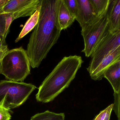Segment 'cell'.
I'll list each match as a JSON object with an SVG mask.
<instances>
[{"label":"cell","mask_w":120,"mask_h":120,"mask_svg":"<svg viewBox=\"0 0 120 120\" xmlns=\"http://www.w3.org/2000/svg\"><path fill=\"white\" fill-rule=\"evenodd\" d=\"M1 71H2V64H1V60L0 61V74H1Z\"/></svg>","instance_id":"obj_24"},{"label":"cell","mask_w":120,"mask_h":120,"mask_svg":"<svg viewBox=\"0 0 120 120\" xmlns=\"http://www.w3.org/2000/svg\"><path fill=\"white\" fill-rule=\"evenodd\" d=\"M9 0H0V10H1L5 5L8 2Z\"/></svg>","instance_id":"obj_23"},{"label":"cell","mask_w":120,"mask_h":120,"mask_svg":"<svg viewBox=\"0 0 120 120\" xmlns=\"http://www.w3.org/2000/svg\"><path fill=\"white\" fill-rule=\"evenodd\" d=\"M95 12L98 17L106 15L110 0H90Z\"/></svg>","instance_id":"obj_15"},{"label":"cell","mask_w":120,"mask_h":120,"mask_svg":"<svg viewBox=\"0 0 120 120\" xmlns=\"http://www.w3.org/2000/svg\"><path fill=\"white\" fill-rule=\"evenodd\" d=\"M1 74L11 81L23 82L30 74L29 58L22 46L9 50L1 60Z\"/></svg>","instance_id":"obj_3"},{"label":"cell","mask_w":120,"mask_h":120,"mask_svg":"<svg viewBox=\"0 0 120 120\" xmlns=\"http://www.w3.org/2000/svg\"><path fill=\"white\" fill-rule=\"evenodd\" d=\"M113 89L114 93H120V60L109 67L104 74Z\"/></svg>","instance_id":"obj_11"},{"label":"cell","mask_w":120,"mask_h":120,"mask_svg":"<svg viewBox=\"0 0 120 120\" xmlns=\"http://www.w3.org/2000/svg\"><path fill=\"white\" fill-rule=\"evenodd\" d=\"M83 62L80 56L64 57L39 87L36 95L37 101L48 103L53 101L69 87Z\"/></svg>","instance_id":"obj_2"},{"label":"cell","mask_w":120,"mask_h":120,"mask_svg":"<svg viewBox=\"0 0 120 120\" xmlns=\"http://www.w3.org/2000/svg\"><path fill=\"white\" fill-rule=\"evenodd\" d=\"M36 88L31 83L0 81V106L8 110L18 107L26 101Z\"/></svg>","instance_id":"obj_4"},{"label":"cell","mask_w":120,"mask_h":120,"mask_svg":"<svg viewBox=\"0 0 120 120\" xmlns=\"http://www.w3.org/2000/svg\"><path fill=\"white\" fill-rule=\"evenodd\" d=\"M113 95L114 97V104H113V109L117 116L118 120H120V93H114Z\"/></svg>","instance_id":"obj_18"},{"label":"cell","mask_w":120,"mask_h":120,"mask_svg":"<svg viewBox=\"0 0 120 120\" xmlns=\"http://www.w3.org/2000/svg\"><path fill=\"white\" fill-rule=\"evenodd\" d=\"M64 2L69 11L75 19L78 11L76 0H64Z\"/></svg>","instance_id":"obj_17"},{"label":"cell","mask_w":120,"mask_h":120,"mask_svg":"<svg viewBox=\"0 0 120 120\" xmlns=\"http://www.w3.org/2000/svg\"><path fill=\"white\" fill-rule=\"evenodd\" d=\"M40 2V0H9L0 14L11 15L13 21L20 17H30L37 10Z\"/></svg>","instance_id":"obj_7"},{"label":"cell","mask_w":120,"mask_h":120,"mask_svg":"<svg viewBox=\"0 0 120 120\" xmlns=\"http://www.w3.org/2000/svg\"><path fill=\"white\" fill-rule=\"evenodd\" d=\"M120 47V31L114 33L109 31L100 40L92 53L91 60L87 70L90 74L102 60L111 52Z\"/></svg>","instance_id":"obj_6"},{"label":"cell","mask_w":120,"mask_h":120,"mask_svg":"<svg viewBox=\"0 0 120 120\" xmlns=\"http://www.w3.org/2000/svg\"><path fill=\"white\" fill-rule=\"evenodd\" d=\"M106 15L109 31L114 33L120 31V0H110Z\"/></svg>","instance_id":"obj_10"},{"label":"cell","mask_w":120,"mask_h":120,"mask_svg":"<svg viewBox=\"0 0 120 120\" xmlns=\"http://www.w3.org/2000/svg\"><path fill=\"white\" fill-rule=\"evenodd\" d=\"M64 113H56L47 110L43 113L36 114L30 120H64Z\"/></svg>","instance_id":"obj_14"},{"label":"cell","mask_w":120,"mask_h":120,"mask_svg":"<svg viewBox=\"0 0 120 120\" xmlns=\"http://www.w3.org/2000/svg\"><path fill=\"white\" fill-rule=\"evenodd\" d=\"M40 13V8L38 6L37 10L30 17L26 22L19 35L15 40V43L18 42L21 40L35 27L38 21Z\"/></svg>","instance_id":"obj_13"},{"label":"cell","mask_w":120,"mask_h":120,"mask_svg":"<svg viewBox=\"0 0 120 120\" xmlns=\"http://www.w3.org/2000/svg\"><path fill=\"white\" fill-rule=\"evenodd\" d=\"M81 29V35L85 45L81 52L88 57H90L100 40L109 31L106 15L97 21Z\"/></svg>","instance_id":"obj_5"},{"label":"cell","mask_w":120,"mask_h":120,"mask_svg":"<svg viewBox=\"0 0 120 120\" xmlns=\"http://www.w3.org/2000/svg\"><path fill=\"white\" fill-rule=\"evenodd\" d=\"M7 15V14H0V31L3 33V34L4 32L5 21Z\"/></svg>","instance_id":"obj_21"},{"label":"cell","mask_w":120,"mask_h":120,"mask_svg":"<svg viewBox=\"0 0 120 120\" xmlns=\"http://www.w3.org/2000/svg\"><path fill=\"white\" fill-rule=\"evenodd\" d=\"M76 1L78 11L75 19L81 28L95 23L102 17L98 16L90 0H76Z\"/></svg>","instance_id":"obj_8"},{"label":"cell","mask_w":120,"mask_h":120,"mask_svg":"<svg viewBox=\"0 0 120 120\" xmlns=\"http://www.w3.org/2000/svg\"><path fill=\"white\" fill-rule=\"evenodd\" d=\"M12 17L11 15L9 14H7L5 21V28L3 36L4 38L6 40L7 35L9 33V31L10 28L11 24L13 21Z\"/></svg>","instance_id":"obj_19"},{"label":"cell","mask_w":120,"mask_h":120,"mask_svg":"<svg viewBox=\"0 0 120 120\" xmlns=\"http://www.w3.org/2000/svg\"><path fill=\"white\" fill-rule=\"evenodd\" d=\"M0 36H3V33H2V32L0 31ZM4 37V36H3Z\"/></svg>","instance_id":"obj_25"},{"label":"cell","mask_w":120,"mask_h":120,"mask_svg":"<svg viewBox=\"0 0 120 120\" xmlns=\"http://www.w3.org/2000/svg\"><path fill=\"white\" fill-rule=\"evenodd\" d=\"M58 19L61 31L70 27L75 19L69 11L64 0H59Z\"/></svg>","instance_id":"obj_12"},{"label":"cell","mask_w":120,"mask_h":120,"mask_svg":"<svg viewBox=\"0 0 120 120\" xmlns=\"http://www.w3.org/2000/svg\"><path fill=\"white\" fill-rule=\"evenodd\" d=\"M9 50L7 45H6L1 50H0V61L2 60L3 58Z\"/></svg>","instance_id":"obj_22"},{"label":"cell","mask_w":120,"mask_h":120,"mask_svg":"<svg viewBox=\"0 0 120 120\" xmlns=\"http://www.w3.org/2000/svg\"><path fill=\"white\" fill-rule=\"evenodd\" d=\"M11 117L9 110L0 106V120H10Z\"/></svg>","instance_id":"obj_20"},{"label":"cell","mask_w":120,"mask_h":120,"mask_svg":"<svg viewBox=\"0 0 120 120\" xmlns=\"http://www.w3.org/2000/svg\"><path fill=\"white\" fill-rule=\"evenodd\" d=\"M59 0H40V13L26 52L33 68H38L56 43L61 31L58 19Z\"/></svg>","instance_id":"obj_1"},{"label":"cell","mask_w":120,"mask_h":120,"mask_svg":"<svg viewBox=\"0 0 120 120\" xmlns=\"http://www.w3.org/2000/svg\"><path fill=\"white\" fill-rule=\"evenodd\" d=\"M120 60V47H119L106 56L95 70L90 74L91 78L95 81L101 80L107 69Z\"/></svg>","instance_id":"obj_9"},{"label":"cell","mask_w":120,"mask_h":120,"mask_svg":"<svg viewBox=\"0 0 120 120\" xmlns=\"http://www.w3.org/2000/svg\"><path fill=\"white\" fill-rule=\"evenodd\" d=\"M113 106V104L110 105L105 109L100 111L93 120H109Z\"/></svg>","instance_id":"obj_16"}]
</instances>
